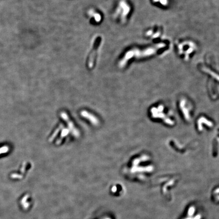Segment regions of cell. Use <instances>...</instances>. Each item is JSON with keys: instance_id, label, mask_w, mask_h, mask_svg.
Segmentation results:
<instances>
[{"instance_id": "cell-1", "label": "cell", "mask_w": 219, "mask_h": 219, "mask_svg": "<svg viewBox=\"0 0 219 219\" xmlns=\"http://www.w3.org/2000/svg\"><path fill=\"white\" fill-rule=\"evenodd\" d=\"M104 219H110V218H104Z\"/></svg>"}]
</instances>
